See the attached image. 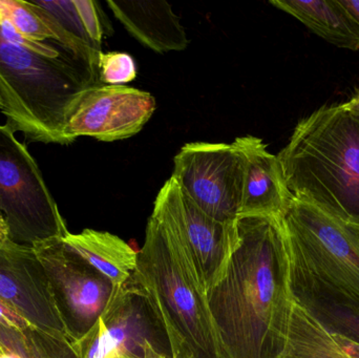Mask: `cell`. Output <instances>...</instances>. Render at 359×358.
<instances>
[{
  "mask_svg": "<svg viewBox=\"0 0 359 358\" xmlns=\"http://www.w3.org/2000/svg\"><path fill=\"white\" fill-rule=\"evenodd\" d=\"M226 275L207 294L219 358H280L293 301L282 219L242 216Z\"/></svg>",
  "mask_w": 359,
  "mask_h": 358,
  "instance_id": "obj_1",
  "label": "cell"
},
{
  "mask_svg": "<svg viewBox=\"0 0 359 358\" xmlns=\"http://www.w3.org/2000/svg\"><path fill=\"white\" fill-rule=\"evenodd\" d=\"M101 84L98 63L55 41H34L0 20V97L6 125L34 142L67 145V121Z\"/></svg>",
  "mask_w": 359,
  "mask_h": 358,
  "instance_id": "obj_2",
  "label": "cell"
},
{
  "mask_svg": "<svg viewBox=\"0 0 359 358\" xmlns=\"http://www.w3.org/2000/svg\"><path fill=\"white\" fill-rule=\"evenodd\" d=\"M293 198L359 227V113L323 105L278 155Z\"/></svg>",
  "mask_w": 359,
  "mask_h": 358,
  "instance_id": "obj_3",
  "label": "cell"
},
{
  "mask_svg": "<svg viewBox=\"0 0 359 358\" xmlns=\"http://www.w3.org/2000/svg\"><path fill=\"white\" fill-rule=\"evenodd\" d=\"M170 343L172 358H219L207 294L172 225L153 212L132 275Z\"/></svg>",
  "mask_w": 359,
  "mask_h": 358,
  "instance_id": "obj_4",
  "label": "cell"
},
{
  "mask_svg": "<svg viewBox=\"0 0 359 358\" xmlns=\"http://www.w3.org/2000/svg\"><path fill=\"white\" fill-rule=\"evenodd\" d=\"M282 223L289 269L359 304V227L294 198Z\"/></svg>",
  "mask_w": 359,
  "mask_h": 358,
  "instance_id": "obj_5",
  "label": "cell"
},
{
  "mask_svg": "<svg viewBox=\"0 0 359 358\" xmlns=\"http://www.w3.org/2000/svg\"><path fill=\"white\" fill-rule=\"evenodd\" d=\"M8 125H0V216L10 241L34 246L69 233L35 160Z\"/></svg>",
  "mask_w": 359,
  "mask_h": 358,
  "instance_id": "obj_6",
  "label": "cell"
},
{
  "mask_svg": "<svg viewBox=\"0 0 359 358\" xmlns=\"http://www.w3.org/2000/svg\"><path fill=\"white\" fill-rule=\"evenodd\" d=\"M243 159L233 142H191L174 159L172 178L203 212L224 224L241 216Z\"/></svg>",
  "mask_w": 359,
  "mask_h": 358,
  "instance_id": "obj_7",
  "label": "cell"
},
{
  "mask_svg": "<svg viewBox=\"0 0 359 358\" xmlns=\"http://www.w3.org/2000/svg\"><path fill=\"white\" fill-rule=\"evenodd\" d=\"M76 345L81 358H172L165 332L133 277L115 287L95 327Z\"/></svg>",
  "mask_w": 359,
  "mask_h": 358,
  "instance_id": "obj_8",
  "label": "cell"
},
{
  "mask_svg": "<svg viewBox=\"0 0 359 358\" xmlns=\"http://www.w3.org/2000/svg\"><path fill=\"white\" fill-rule=\"evenodd\" d=\"M32 247L48 275L69 338L78 342L104 312L115 286L61 239Z\"/></svg>",
  "mask_w": 359,
  "mask_h": 358,
  "instance_id": "obj_9",
  "label": "cell"
},
{
  "mask_svg": "<svg viewBox=\"0 0 359 358\" xmlns=\"http://www.w3.org/2000/svg\"><path fill=\"white\" fill-rule=\"evenodd\" d=\"M154 212L165 219L187 249L198 283L206 294L223 279L238 244L236 224L207 216L170 177L160 189Z\"/></svg>",
  "mask_w": 359,
  "mask_h": 358,
  "instance_id": "obj_10",
  "label": "cell"
},
{
  "mask_svg": "<svg viewBox=\"0 0 359 358\" xmlns=\"http://www.w3.org/2000/svg\"><path fill=\"white\" fill-rule=\"evenodd\" d=\"M149 92L126 85L99 84L82 96L65 130V142L92 137L103 142L124 140L138 134L156 111Z\"/></svg>",
  "mask_w": 359,
  "mask_h": 358,
  "instance_id": "obj_11",
  "label": "cell"
},
{
  "mask_svg": "<svg viewBox=\"0 0 359 358\" xmlns=\"http://www.w3.org/2000/svg\"><path fill=\"white\" fill-rule=\"evenodd\" d=\"M0 301L34 327L71 340L48 275L32 246L10 240L0 246Z\"/></svg>",
  "mask_w": 359,
  "mask_h": 358,
  "instance_id": "obj_12",
  "label": "cell"
},
{
  "mask_svg": "<svg viewBox=\"0 0 359 358\" xmlns=\"http://www.w3.org/2000/svg\"><path fill=\"white\" fill-rule=\"evenodd\" d=\"M233 144L243 159L241 216L283 218L293 195L285 182L278 156L270 153L263 140L255 136L238 137Z\"/></svg>",
  "mask_w": 359,
  "mask_h": 358,
  "instance_id": "obj_13",
  "label": "cell"
},
{
  "mask_svg": "<svg viewBox=\"0 0 359 358\" xmlns=\"http://www.w3.org/2000/svg\"><path fill=\"white\" fill-rule=\"evenodd\" d=\"M54 33L56 41L98 63L103 27L96 2L92 0L29 1Z\"/></svg>",
  "mask_w": 359,
  "mask_h": 358,
  "instance_id": "obj_14",
  "label": "cell"
},
{
  "mask_svg": "<svg viewBox=\"0 0 359 358\" xmlns=\"http://www.w3.org/2000/svg\"><path fill=\"white\" fill-rule=\"evenodd\" d=\"M107 4L126 31L155 52H180L189 44L185 29L168 1L109 0Z\"/></svg>",
  "mask_w": 359,
  "mask_h": 358,
  "instance_id": "obj_15",
  "label": "cell"
},
{
  "mask_svg": "<svg viewBox=\"0 0 359 358\" xmlns=\"http://www.w3.org/2000/svg\"><path fill=\"white\" fill-rule=\"evenodd\" d=\"M295 304L331 333L359 345V304L289 269Z\"/></svg>",
  "mask_w": 359,
  "mask_h": 358,
  "instance_id": "obj_16",
  "label": "cell"
},
{
  "mask_svg": "<svg viewBox=\"0 0 359 358\" xmlns=\"http://www.w3.org/2000/svg\"><path fill=\"white\" fill-rule=\"evenodd\" d=\"M270 4L301 21L328 43L359 50V23L341 0H271Z\"/></svg>",
  "mask_w": 359,
  "mask_h": 358,
  "instance_id": "obj_17",
  "label": "cell"
},
{
  "mask_svg": "<svg viewBox=\"0 0 359 358\" xmlns=\"http://www.w3.org/2000/svg\"><path fill=\"white\" fill-rule=\"evenodd\" d=\"M61 240L115 287H121L136 271L138 252L113 233L84 229L76 235L69 233Z\"/></svg>",
  "mask_w": 359,
  "mask_h": 358,
  "instance_id": "obj_18",
  "label": "cell"
},
{
  "mask_svg": "<svg viewBox=\"0 0 359 358\" xmlns=\"http://www.w3.org/2000/svg\"><path fill=\"white\" fill-rule=\"evenodd\" d=\"M280 358H351L332 333L293 304L286 345Z\"/></svg>",
  "mask_w": 359,
  "mask_h": 358,
  "instance_id": "obj_19",
  "label": "cell"
},
{
  "mask_svg": "<svg viewBox=\"0 0 359 358\" xmlns=\"http://www.w3.org/2000/svg\"><path fill=\"white\" fill-rule=\"evenodd\" d=\"M0 338L23 358H81L76 343L36 327L16 330L0 326Z\"/></svg>",
  "mask_w": 359,
  "mask_h": 358,
  "instance_id": "obj_20",
  "label": "cell"
},
{
  "mask_svg": "<svg viewBox=\"0 0 359 358\" xmlns=\"http://www.w3.org/2000/svg\"><path fill=\"white\" fill-rule=\"evenodd\" d=\"M0 20L8 23L19 35L34 41L55 40L54 33L29 1L0 0Z\"/></svg>",
  "mask_w": 359,
  "mask_h": 358,
  "instance_id": "obj_21",
  "label": "cell"
},
{
  "mask_svg": "<svg viewBox=\"0 0 359 358\" xmlns=\"http://www.w3.org/2000/svg\"><path fill=\"white\" fill-rule=\"evenodd\" d=\"M99 80L105 85H123L137 77V65L128 53L101 52L98 58Z\"/></svg>",
  "mask_w": 359,
  "mask_h": 358,
  "instance_id": "obj_22",
  "label": "cell"
},
{
  "mask_svg": "<svg viewBox=\"0 0 359 358\" xmlns=\"http://www.w3.org/2000/svg\"><path fill=\"white\" fill-rule=\"evenodd\" d=\"M0 326L16 330H23L27 329V328L34 327L27 319H23L20 315L15 312L13 309L6 306L1 301H0Z\"/></svg>",
  "mask_w": 359,
  "mask_h": 358,
  "instance_id": "obj_23",
  "label": "cell"
},
{
  "mask_svg": "<svg viewBox=\"0 0 359 358\" xmlns=\"http://www.w3.org/2000/svg\"><path fill=\"white\" fill-rule=\"evenodd\" d=\"M332 334L337 344L343 348V350L345 351L350 357L359 358V345L353 342H350V340H346V338H341V336H337V334Z\"/></svg>",
  "mask_w": 359,
  "mask_h": 358,
  "instance_id": "obj_24",
  "label": "cell"
},
{
  "mask_svg": "<svg viewBox=\"0 0 359 358\" xmlns=\"http://www.w3.org/2000/svg\"><path fill=\"white\" fill-rule=\"evenodd\" d=\"M0 358H23L8 343L0 338Z\"/></svg>",
  "mask_w": 359,
  "mask_h": 358,
  "instance_id": "obj_25",
  "label": "cell"
},
{
  "mask_svg": "<svg viewBox=\"0 0 359 358\" xmlns=\"http://www.w3.org/2000/svg\"><path fill=\"white\" fill-rule=\"evenodd\" d=\"M341 105L349 111L359 113V86L354 90L353 95L346 102L341 103Z\"/></svg>",
  "mask_w": 359,
  "mask_h": 358,
  "instance_id": "obj_26",
  "label": "cell"
},
{
  "mask_svg": "<svg viewBox=\"0 0 359 358\" xmlns=\"http://www.w3.org/2000/svg\"><path fill=\"white\" fill-rule=\"evenodd\" d=\"M341 2L359 23V0H341Z\"/></svg>",
  "mask_w": 359,
  "mask_h": 358,
  "instance_id": "obj_27",
  "label": "cell"
},
{
  "mask_svg": "<svg viewBox=\"0 0 359 358\" xmlns=\"http://www.w3.org/2000/svg\"><path fill=\"white\" fill-rule=\"evenodd\" d=\"M8 229H6V223H4V218L0 216V246L8 241Z\"/></svg>",
  "mask_w": 359,
  "mask_h": 358,
  "instance_id": "obj_28",
  "label": "cell"
},
{
  "mask_svg": "<svg viewBox=\"0 0 359 358\" xmlns=\"http://www.w3.org/2000/svg\"><path fill=\"white\" fill-rule=\"evenodd\" d=\"M116 358H138V357H133V355L121 354V355H118V357H116ZM159 358H170V357H159Z\"/></svg>",
  "mask_w": 359,
  "mask_h": 358,
  "instance_id": "obj_29",
  "label": "cell"
},
{
  "mask_svg": "<svg viewBox=\"0 0 359 358\" xmlns=\"http://www.w3.org/2000/svg\"><path fill=\"white\" fill-rule=\"evenodd\" d=\"M2 107H4V104H2V99L1 97H0V109H2Z\"/></svg>",
  "mask_w": 359,
  "mask_h": 358,
  "instance_id": "obj_30",
  "label": "cell"
}]
</instances>
